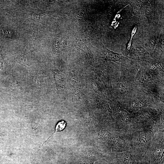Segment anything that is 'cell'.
I'll return each instance as SVG.
<instances>
[{"instance_id":"obj_5","label":"cell","mask_w":164,"mask_h":164,"mask_svg":"<svg viewBox=\"0 0 164 164\" xmlns=\"http://www.w3.org/2000/svg\"><path fill=\"white\" fill-rule=\"evenodd\" d=\"M66 125L67 123L66 122L63 120H62L58 122L56 126L54 132L42 145H41V147L42 146L48 141L54 133L63 130L66 127Z\"/></svg>"},{"instance_id":"obj_6","label":"cell","mask_w":164,"mask_h":164,"mask_svg":"<svg viewBox=\"0 0 164 164\" xmlns=\"http://www.w3.org/2000/svg\"><path fill=\"white\" fill-rule=\"evenodd\" d=\"M127 85L126 81L122 80L119 82L118 84V90L121 94H125L127 90Z\"/></svg>"},{"instance_id":"obj_10","label":"cell","mask_w":164,"mask_h":164,"mask_svg":"<svg viewBox=\"0 0 164 164\" xmlns=\"http://www.w3.org/2000/svg\"><path fill=\"white\" fill-rule=\"evenodd\" d=\"M136 29H137V27H135L133 29V30L132 31L131 38L128 45L129 46H131V44L132 38H133V36L134 35L135 33L136 32Z\"/></svg>"},{"instance_id":"obj_8","label":"cell","mask_w":164,"mask_h":164,"mask_svg":"<svg viewBox=\"0 0 164 164\" xmlns=\"http://www.w3.org/2000/svg\"><path fill=\"white\" fill-rule=\"evenodd\" d=\"M139 78L140 81L142 83L149 82L152 79L151 75L147 73L141 74Z\"/></svg>"},{"instance_id":"obj_3","label":"cell","mask_w":164,"mask_h":164,"mask_svg":"<svg viewBox=\"0 0 164 164\" xmlns=\"http://www.w3.org/2000/svg\"><path fill=\"white\" fill-rule=\"evenodd\" d=\"M130 134L114 133L112 146L114 152L121 153L130 150L131 145Z\"/></svg>"},{"instance_id":"obj_4","label":"cell","mask_w":164,"mask_h":164,"mask_svg":"<svg viewBox=\"0 0 164 164\" xmlns=\"http://www.w3.org/2000/svg\"><path fill=\"white\" fill-rule=\"evenodd\" d=\"M104 48V54L109 60L113 62L118 61L120 60V57L119 54L111 51L105 47Z\"/></svg>"},{"instance_id":"obj_2","label":"cell","mask_w":164,"mask_h":164,"mask_svg":"<svg viewBox=\"0 0 164 164\" xmlns=\"http://www.w3.org/2000/svg\"><path fill=\"white\" fill-rule=\"evenodd\" d=\"M164 150V130H160L153 136L145 157L157 164H162Z\"/></svg>"},{"instance_id":"obj_9","label":"cell","mask_w":164,"mask_h":164,"mask_svg":"<svg viewBox=\"0 0 164 164\" xmlns=\"http://www.w3.org/2000/svg\"><path fill=\"white\" fill-rule=\"evenodd\" d=\"M133 108L134 109H140L145 106V103L143 101H135L132 104Z\"/></svg>"},{"instance_id":"obj_1","label":"cell","mask_w":164,"mask_h":164,"mask_svg":"<svg viewBox=\"0 0 164 164\" xmlns=\"http://www.w3.org/2000/svg\"><path fill=\"white\" fill-rule=\"evenodd\" d=\"M153 135L148 130L140 131L130 134L131 145L130 151L135 158L145 157L148 151Z\"/></svg>"},{"instance_id":"obj_7","label":"cell","mask_w":164,"mask_h":164,"mask_svg":"<svg viewBox=\"0 0 164 164\" xmlns=\"http://www.w3.org/2000/svg\"><path fill=\"white\" fill-rule=\"evenodd\" d=\"M54 77L57 86L62 87L63 86L64 79L61 73L57 71H55Z\"/></svg>"}]
</instances>
